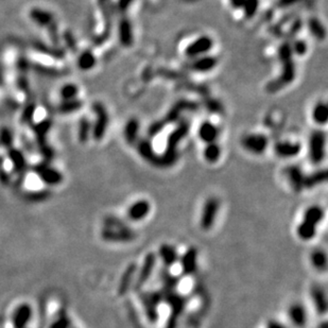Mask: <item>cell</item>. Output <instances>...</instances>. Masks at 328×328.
<instances>
[{
	"mask_svg": "<svg viewBox=\"0 0 328 328\" xmlns=\"http://www.w3.org/2000/svg\"><path fill=\"white\" fill-rule=\"evenodd\" d=\"M98 5L103 14L104 19V30L101 35L96 38V44L100 45L104 43L107 38L110 37L112 28V2L111 0H98Z\"/></svg>",
	"mask_w": 328,
	"mask_h": 328,
	"instance_id": "cell-10",
	"label": "cell"
},
{
	"mask_svg": "<svg viewBox=\"0 0 328 328\" xmlns=\"http://www.w3.org/2000/svg\"><path fill=\"white\" fill-rule=\"evenodd\" d=\"M29 18H30L36 26L45 29L49 28L52 24L55 23V16L51 11L36 7L32 8L30 11H29Z\"/></svg>",
	"mask_w": 328,
	"mask_h": 328,
	"instance_id": "cell-11",
	"label": "cell"
},
{
	"mask_svg": "<svg viewBox=\"0 0 328 328\" xmlns=\"http://www.w3.org/2000/svg\"><path fill=\"white\" fill-rule=\"evenodd\" d=\"M36 69H37L38 71H40V72H44L45 74H48V75L59 76V74H62V72H61L60 70L54 69V68H49V69H48L47 67H44V66H41V65L36 66Z\"/></svg>",
	"mask_w": 328,
	"mask_h": 328,
	"instance_id": "cell-48",
	"label": "cell"
},
{
	"mask_svg": "<svg viewBox=\"0 0 328 328\" xmlns=\"http://www.w3.org/2000/svg\"><path fill=\"white\" fill-rule=\"evenodd\" d=\"M229 2L234 9H242L244 4V0H229Z\"/></svg>",
	"mask_w": 328,
	"mask_h": 328,
	"instance_id": "cell-52",
	"label": "cell"
},
{
	"mask_svg": "<svg viewBox=\"0 0 328 328\" xmlns=\"http://www.w3.org/2000/svg\"><path fill=\"white\" fill-rule=\"evenodd\" d=\"M97 60H96L95 54L91 50H85L80 53L78 56V60H76V65H78V68L82 71H89L93 69Z\"/></svg>",
	"mask_w": 328,
	"mask_h": 328,
	"instance_id": "cell-28",
	"label": "cell"
},
{
	"mask_svg": "<svg viewBox=\"0 0 328 328\" xmlns=\"http://www.w3.org/2000/svg\"><path fill=\"white\" fill-rule=\"evenodd\" d=\"M93 131V125L90 119L86 117V116H83V117L79 121V128H78V138L81 143H85L86 141H89L91 134Z\"/></svg>",
	"mask_w": 328,
	"mask_h": 328,
	"instance_id": "cell-33",
	"label": "cell"
},
{
	"mask_svg": "<svg viewBox=\"0 0 328 328\" xmlns=\"http://www.w3.org/2000/svg\"><path fill=\"white\" fill-rule=\"evenodd\" d=\"M151 209V205L146 200H139L135 202L128 209V217L132 221H140L146 218Z\"/></svg>",
	"mask_w": 328,
	"mask_h": 328,
	"instance_id": "cell-20",
	"label": "cell"
},
{
	"mask_svg": "<svg viewBox=\"0 0 328 328\" xmlns=\"http://www.w3.org/2000/svg\"><path fill=\"white\" fill-rule=\"evenodd\" d=\"M10 181H11V177L8 173V171L5 169V159L0 155V183L3 185H8Z\"/></svg>",
	"mask_w": 328,
	"mask_h": 328,
	"instance_id": "cell-47",
	"label": "cell"
},
{
	"mask_svg": "<svg viewBox=\"0 0 328 328\" xmlns=\"http://www.w3.org/2000/svg\"><path fill=\"white\" fill-rule=\"evenodd\" d=\"M32 46L35 49V51L50 57H54V59H62V57H64L65 55V51L62 49V48L56 46H48L40 41H34Z\"/></svg>",
	"mask_w": 328,
	"mask_h": 328,
	"instance_id": "cell-23",
	"label": "cell"
},
{
	"mask_svg": "<svg viewBox=\"0 0 328 328\" xmlns=\"http://www.w3.org/2000/svg\"><path fill=\"white\" fill-rule=\"evenodd\" d=\"M7 154H8V157L11 161L12 166H13V170L18 173V175H22L26 170H27V159L25 154L22 150H19L17 148H10L7 150Z\"/></svg>",
	"mask_w": 328,
	"mask_h": 328,
	"instance_id": "cell-18",
	"label": "cell"
},
{
	"mask_svg": "<svg viewBox=\"0 0 328 328\" xmlns=\"http://www.w3.org/2000/svg\"><path fill=\"white\" fill-rule=\"evenodd\" d=\"M311 295L317 312L320 314H325L327 311V300L323 289L321 287H313L311 289Z\"/></svg>",
	"mask_w": 328,
	"mask_h": 328,
	"instance_id": "cell-29",
	"label": "cell"
},
{
	"mask_svg": "<svg viewBox=\"0 0 328 328\" xmlns=\"http://www.w3.org/2000/svg\"><path fill=\"white\" fill-rule=\"evenodd\" d=\"M61 38H63V40L65 41L64 43L66 45L67 49H69L72 52H76V49H78V48H76V43H75V40H74V36L70 31H64Z\"/></svg>",
	"mask_w": 328,
	"mask_h": 328,
	"instance_id": "cell-44",
	"label": "cell"
},
{
	"mask_svg": "<svg viewBox=\"0 0 328 328\" xmlns=\"http://www.w3.org/2000/svg\"><path fill=\"white\" fill-rule=\"evenodd\" d=\"M324 217V210L320 206H310L308 207L304 214L303 221L297 227V235L302 240L308 241L311 240L316 233V226Z\"/></svg>",
	"mask_w": 328,
	"mask_h": 328,
	"instance_id": "cell-2",
	"label": "cell"
},
{
	"mask_svg": "<svg viewBox=\"0 0 328 328\" xmlns=\"http://www.w3.org/2000/svg\"><path fill=\"white\" fill-rule=\"evenodd\" d=\"M311 260H312V265L317 270H320V271H325L327 266V257L324 251L322 250L314 251L311 255Z\"/></svg>",
	"mask_w": 328,
	"mask_h": 328,
	"instance_id": "cell-40",
	"label": "cell"
},
{
	"mask_svg": "<svg viewBox=\"0 0 328 328\" xmlns=\"http://www.w3.org/2000/svg\"><path fill=\"white\" fill-rule=\"evenodd\" d=\"M313 120L317 124H325L328 119V108L327 105L323 102L317 103L315 105V108L313 109Z\"/></svg>",
	"mask_w": 328,
	"mask_h": 328,
	"instance_id": "cell-38",
	"label": "cell"
},
{
	"mask_svg": "<svg viewBox=\"0 0 328 328\" xmlns=\"http://www.w3.org/2000/svg\"><path fill=\"white\" fill-rule=\"evenodd\" d=\"M140 300L143 304L144 310L148 319L152 322L155 323L158 319V306L159 303L163 300L162 292H144L140 294Z\"/></svg>",
	"mask_w": 328,
	"mask_h": 328,
	"instance_id": "cell-7",
	"label": "cell"
},
{
	"mask_svg": "<svg viewBox=\"0 0 328 328\" xmlns=\"http://www.w3.org/2000/svg\"><path fill=\"white\" fill-rule=\"evenodd\" d=\"M159 256L162 260V263L167 267H171L175 265L178 259L179 255L175 247H172L170 244H162L159 248Z\"/></svg>",
	"mask_w": 328,
	"mask_h": 328,
	"instance_id": "cell-26",
	"label": "cell"
},
{
	"mask_svg": "<svg viewBox=\"0 0 328 328\" xmlns=\"http://www.w3.org/2000/svg\"><path fill=\"white\" fill-rule=\"evenodd\" d=\"M32 307L25 303L21 304L13 312L12 325L13 328H27L29 322L32 319Z\"/></svg>",
	"mask_w": 328,
	"mask_h": 328,
	"instance_id": "cell-12",
	"label": "cell"
},
{
	"mask_svg": "<svg viewBox=\"0 0 328 328\" xmlns=\"http://www.w3.org/2000/svg\"><path fill=\"white\" fill-rule=\"evenodd\" d=\"M218 61L214 56H202L190 64V68L198 72H207L213 70Z\"/></svg>",
	"mask_w": 328,
	"mask_h": 328,
	"instance_id": "cell-22",
	"label": "cell"
},
{
	"mask_svg": "<svg viewBox=\"0 0 328 328\" xmlns=\"http://www.w3.org/2000/svg\"><path fill=\"white\" fill-rule=\"evenodd\" d=\"M291 49H292V52L296 53L297 55H304L307 52L308 46L304 40H297L293 43Z\"/></svg>",
	"mask_w": 328,
	"mask_h": 328,
	"instance_id": "cell-46",
	"label": "cell"
},
{
	"mask_svg": "<svg viewBox=\"0 0 328 328\" xmlns=\"http://www.w3.org/2000/svg\"><path fill=\"white\" fill-rule=\"evenodd\" d=\"M326 179H327L326 170L316 171L310 176L305 177V188H312L316 185L321 184V183L325 182Z\"/></svg>",
	"mask_w": 328,
	"mask_h": 328,
	"instance_id": "cell-36",
	"label": "cell"
},
{
	"mask_svg": "<svg viewBox=\"0 0 328 328\" xmlns=\"http://www.w3.org/2000/svg\"><path fill=\"white\" fill-rule=\"evenodd\" d=\"M13 143H14L13 132L7 127L0 130V146H3L8 150L13 147Z\"/></svg>",
	"mask_w": 328,
	"mask_h": 328,
	"instance_id": "cell-41",
	"label": "cell"
},
{
	"mask_svg": "<svg viewBox=\"0 0 328 328\" xmlns=\"http://www.w3.org/2000/svg\"><path fill=\"white\" fill-rule=\"evenodd\" d=\"M214 46V42L209 36H201L194 43H191L186 48V55L189 57H196L208 52Z\"/></svg>",
	"mask_w": 328,
	"mask_h": 328,
	"instance_id": "cell-13",
	"label": "cell"
},
{
	"mask_svg": "<svg viewBox=\"0 0 328 328\" xmlns=\"http://www.w3.org/2000/svg\"><path fill=\"white\" fill-rule=\"evenodd\" d=\"M134 0H118L117 8L120 12H125L130 8V6L133 4Z\"/></svg>",
	"mask_w": 328,
	"mask_h": 328,
	"instance_id": "cell-50",
	"label": "cell"
},
{
	"mask_svg": "<svg viewBox=\"0 0 328 328\" xmlns=\"http://www.w3.org/2000/svg\"><path fill=\"white\" fill-rule=\"evenodd\" d=\"M93 112L96 115V120L93 125L92 135L95 140L100 141L105 136V133H107V130L109 128V113L101 102L93 103Z\"/></svg>",
	"mask_w": 328,
	"mask_h": 328,
	"instance_id": "cell-3",
	"label": "cell"
},
{
	"mask_svg": "<svg viewBox=\"0 0 328 328\" xmlns=\"http://www.w3.org/2000/svg\"><path fill=\"white\" fill-rule=\"evenodd\" d=\"M307 24H308V29H309V31L315 38H317V40L320 41L324 40L326 36V30L319 19L315 17H311L308 19Z\"/></svg>",
	"mask_w": 328,
	"mask_h": 328,
	"instance_id": "cell-35",
	"label": "cell"
},
{
	"mask_svg": "<svg viewBox=\"0 0 328 328\" xmlns=\"http://www.w3.org/2000/svg\"><path fill=\"white\" fill-rule=\"evenodd\" d=\"M49 197H50V192L46 191V190L29 192V194L27 195L28 201H32V202H42V201L47 200Z\"/></svg>",
	"mask_w": 328,
	"mask_h": 328,
	"instance_id": "cell-45",
	"label": "cell"
},
{
	"mask_svg": "<svg viewBox=\"0 0 328 328\" xmlns=\"http://www.w3.org/2000/svg\"><path fill=\"white\" fill-rule=\"evenodd\" d=\"M155 264H156V256L153 253H149L146 256V258H144L142 267L137 275L136 284H135L136 289H139L140 287H142L149 281L150 276L152 275V273L154 271V268H155Z\"/></svg>",
	"mask_w": 328,
	"mask_h": 328,
	"instance_id": "cell-14",
	"label": "cell"
},
{
	"mask_svg": "<svg viewBox=\"0 0 328 328\" xmlns=\"http://www.w3.org/2000/svg\"><path fill=\"white\" fill-rule=\"evenodd\" d=\"M219 201L216 198H210L206 201L200 220V225L204 230H208L213 227L219 211Z\"/></svg>",
	"mask_w": 328,
	"mask_h": 328,
	"instance_id": "cell-8",
	"label": "cell"
},
{
	"mask_svg": "<svg viewBox=\"0 0 328 328\" xmlns=\"http://www.w3.org/2000/svg\"><path fill=\"white\" fill-rule=\"evenodd\" d=\"M289 316H290L292 323L298 327H302L306 324L307 321L306 310L305 308L300 304H295L290 307V309H289Z\"/></svg>",
	"mask_w": 328,
	"mask_h": 328,
	"instance_id": "cell-30",
	"label": "cell"
},
{
	"mask_svg": "<svg viewBox=\"0 0 328 328\" xmlns=\"http://www.w3.org/2000/svg\"><path fill=\"white\" fill-rule=\"evenodd\" d=\"M220 156H221V149L218 144L216 142L207 143V146L204 150L205 159L210 163H214L219 160Z\"/></svg>",
	"mask_w": 328,
	"mask_h": 328,
	"instance_id": "cell-37",
	"label": "cell"
},
{
	"mask_svg": "<svg viewBox=\"0 0 328 328\" xmlns=\"http://www.w3.org/2000/svg\"><path fill=\"white\" fill-rule=\"evenodd\" d=\"M292 49L289 42L284 43L279 47L278 55L283 64V71L278 79L270 82L268 84L267 90L271 93L282 90L288 84H290L295 78V64L292 60Z\"/></svg>",
	"mask_w": 328,
	"mask_h": 328,
	"instance_id": "cell-1",
	"label": "cell"
},
{
	"mask_svg": "<svg viewBox=\"0 0 328 328\" xmlns=\"http://www.w3.org/2000/svg\"><path fill=\"white\" fill-rule=\"evenodd\" d=\"M267 328H286V327L283 324H281V323L272 321V322H270L268 324V327Z\"/></svg>",
	"mask_w": 328,
	"mask_h": 328,
	"instance_id": "cell-53",
	"label": "cell"
},
{
	"mask_svg": "<svg viewBox=\"0 0 328 328\" xmlns=\"http://www.w3.org/2000/svg\"><path fill=\"white\" fill-rule=\"evenodd\" d=\"M259 0H244L243 4V12L248 18H252L258 10Z\"/></svg>",
	"mask_w": 328,
	"mask_h": 328,
	"instance_id": "cell-43",
	"label": "cell"
},
{
	"mask_svg": "<svg viewBox=\"0 0 328 328\" xmlns=\"http://www.w3.org/2000/svg\"><path fill=\"white\" fill-rule=\"evenodd\" d=\"M101 236L102 239L108 242H131L136 238L135 231L125 225L119 227H104Z\"/></svg>",
	"mask_w": 328,
	"mask_h": 328,
	"instance_id": "cell-6",
	"label": "cell"
},
{
	"mask_svg": "<svg viewBox=\"0 0 328 328\" xmlns=\"http://www.w3.org/2000/svg\"><path fill=\"white\" fill-rule=\"evenodd\" d=\"M300 2H302V0H278L276 3V6L279 9H288L298 4Z\"/></svg>",
	"mask_w": 328,
	"mask_h": 328,
	"instance_id": "cell-49",
	"label": "cell"
},
{
	"mask_svg": "<svg viewBox=\"0 0 328 328\" xmlns=\"http://www.w3.org/2000/svg\"><path fill=\"white\" fill-rule=\"evenodd\" d=\"M138 151L140 155L150 162H152L154 166L160 167V156H157L155 153H154L151 143L147 140H142L138 144Z\"/></svg>",
	"mask_w": 328,
	"mask_h": 328,
	"instance_id": "cell-25",
	"label": "cell"
},
{
	"mask_svg": "<svg viewBox=\"0 0 328 328\" xmlns=\"http://www.w3.org/2000/svg\"><path fill=\"white\" fill-rule=\"evenodd\" d=\"M79 88L74 83H66L60 89V98L62 101L78 99Z\"/></svg>",
	"mask_w": 328,
	"mask_h": 328,
	"instance_id": "cell-34",
	"label": "cell"
},
{
	"mask_svg": "<svg viewBox=\"0 0 328 328\" xmlns=\"http://www.w3.org/2000/svg\"><path fill=\"white\" fill-rule=\"evenodd\" d=\"M33 172L44 184L48 186H57L63 183L64 177L60 170L52 167L47 161L38 162L32 167Z\"/></svg>",
	"mask_w": 328,
	"mask_h": 328,
	"instance_id": "cell-4",
	"label": "cell"
},
{
	"mask_svg": "<svg viewBox=\"0 0 328 328\" xmlns=\"http://www.w3.org/2000/svg\"><path fill=\"white\" fill-rule=\"evenodd\" d=\"M326 135L323 131H314L309 138V158L313 163H320L325 157Z\"/></svg>",
	"mask_w": 328,
	"mask_h": 328,
	"instance_id": "cell-5",
	"label": "cell"
},
{
	"mask_svg": "<svg viewBox=\"0 0 328 328\" xmlns=\"http://www.w3.org/2000/svg\"><path fill=\"white\" fill-rule=\"evenodd\" d=\"M139 131V122L137 119H130L124 127V138L129 144H134L137 139Z\"/></svg>",
	"mask_w": 328,
	"mask_h": 328,
	"instance_id": "cell-31",
	"label": "cell"
},
{
	"mask_svg": "<svg viewBox=\"0 0 328 328\" xmlns=\"http://www.w3.org/2000/svg\"><path fill=\"white\" fill-rule=\"evenodd\" d=\"M35 112H36V103L34 101L29 102L23 110L21 121L23 123H25V124H30L31 125L33 123V118H34Z\"/></svg>",
	"mask_w": 328,
	"mask_h": 328,
	"instance_id": "cell-39",
	"label": "cell"
},
{
	"mask_svg": "<svg viewBox=\"0 0 328 328\" xmlns=\"http://www.w3.org/2000/svg\"><path fill=\"white\" fill-rule=\"evenodd\" d=\"M119 40L122 46L130 47L133 44V31L131 22L127 17H122L119 22Z\"/></svg>",
	"mask_w": 328,
	"mask_h": 328,
	"instance_id": "cell-21",
	"label": "cell"
},
{
	"mask_svg": "<svg viewBox=\"0 0 328 328\" xmlns=\"http://www.w3.org/2000/svg\"><path fill=\"white\" fill-rule=\"evenodd\" d=\"M242 147L253 154H263L268 147V138L264 134H250L243 137Z\"/></svg>",
	"mask_w": 328,
	"mask_h": 328,
	"instance_id": "cell-9",
	"label": "cell"
},
{
	"mask_svg": "<svg viewBox=\"0 0 328 328\" xmlns=\"http://www.w3.org/2000/svg\"><path fill=\"white\" fill-rule=\"evenodd\" d=\"M82 107H83V102L80 99L61 101V103L57 105L56 112L60 113L61 115H69L80 111Z\"/></svg>",
	"mask_w": 328,
	"mask_h": 328,
	"instance_id": "cell-32",
	"label": "cell"
},
{
	"mask_svg": "<svg viewBox=\"0 0 328 328\" xmlns=\"http://www.w3.org/2000/svg\"><path fill=\"white\" fill-rule=\"evenodd\" d=\"M31 127H32V131L35 135L36 142L38 146H40V149L48 146L47 135H48V133H49V131L52 127L51 119H45L40 122L32 123Z\"/></svg>",
	"mask_w": 328,
	"mask_h": 328,
	"instance_id": "cell-16",
	"label": "cell"
},
{
	"mask_svg": "<svg viewBox=\"0 0 328 328\" xmlns=\"http://www.w3.org/2000/svg\"><path fill=\"white\" fill-rule=\"evenodd\" d=\"M285 175L294 191L300 192L305 188V176L300 167L288 166L285 169Z\"/></svg>",
	"mask_w": 328,
	"mask_h": 328,
	"instance_id": "cell-15",
	"label": "cell"
},
{
	"mask_svg": "<svg viewBox=\"0 0 328 328\" xmlns=\"http://www.w3.org/2000/svg\"><path fill=\"white\" fill-rule=\"evenodd\" d=\"M302 26H303V22L301 21V19L300 18L296 19V21L294 22V24L290 28V31H289V35L293 36L294 34H296V32H298V31L301 30Z\"/></svg>",
	"mask_w": 328,
	"mask_h": 328,
	"instance_id": "cell-51",
	"label": "cell"
},
{
	"mask_svg": "<svg viewBox=\"0 0 328 328\" xmlns=\"http://www.w3.org/2000/svg\"><path fill=\"white\" fill-rule=\"evenodd\" d=\"M274 151L279 157H294L301 152V144L291 141H279L276 142Z\"/></svg>",
	"mask_w": 328,
	"mask_h": 328,
	"instance_id": "cell-19",
	"label": "cell"
},
{
	"mask_svg": "<svg viewBox=\"0 0 328 328\" xmlns=\"http://www.w3.org/2000/svg\"><path fill=\"white\" fill-rule=\"evenodd\" d=\"M71 320L65 310L61 311L56 319L50 324L49 328H70Z\"/></svg>",
	"mask_w": 328,
	"mask_h": 328,
	"instance_id": "cell-42",
	"label": "cell"
},
{
	"mask_svg": "<svg viewBox=\"0 0 328 328\" xmlns=\"http://www.w3.org/2000/svg\"><path fill=\"white\" fill-rule=\"evenodd\" d=\"M135 273H136V265L135 264L130 265L127 269H125V271L121 277L119 288H118V293L120 295L125 294L129 291V289L131 288V285L133 283V278H134Z\"/></svg>",
	"mask_w": 328,
	"mask_h": 328,
	"instance_id": "cell-27",
	"label": "cell"
},
{
	"mask_svg": "<svg viewBox=\"0 0 328 328\" xmlns=\"http://www.w3.org/2000/svg\"><path fill=\"white\" fill-rule=\"evenodd\" d=\"M181 267L185 275H192L198 269V251L190 248L181 258Z\"/></svg>",
	"mask_w": 328,
	"mask_h": 328,
	"instance_id": "cell-17",
	"label": "cell"
},
{
	"mask_svg": "<svg viewBox=\"0 0 328 328\" xmlns=\"http://www.w3.org/2000/svg\"><path fill=\"white\" fill-rule=\"evenodd\" d=\"M219 131L215 124L209 121H205L200 125L199 128V137L206 143L215 142L218 137Z\"/></svg>",
	"mask_w": 328,
	"mask_h": 328,
	"instance_id": "cell-24",
	"label": "cell"
}]
</instances>
